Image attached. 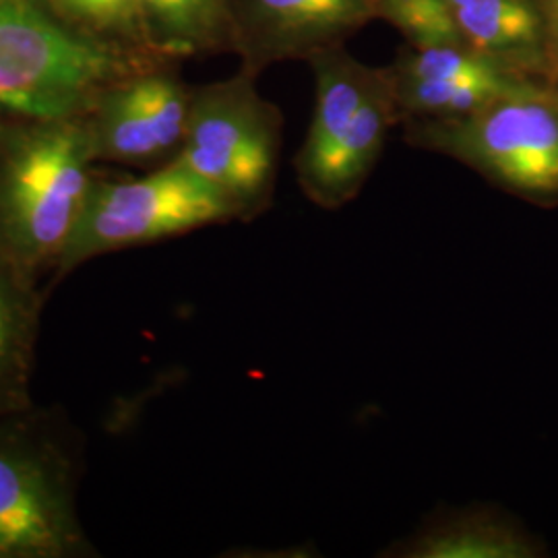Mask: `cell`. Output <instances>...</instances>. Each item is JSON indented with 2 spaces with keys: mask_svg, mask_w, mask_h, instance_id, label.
<instances>
[{
  "mask_svg": "<svg viewBox=\"0 0 558 558\" xmlns=\"http://www.w3.org/2000/svg\"><path fill=\"white\" fill-rule=\"evenodd\" d=\"M83 114L17 119L0 143V255L23 278L57 274L96 180Z\"/></svg>",
  "mask_w": 558,
  "mask_h": 558,
  "instance_id": "6da1fadb",
  "label": "cell"
},
{
  "mask_svg": "<svg viewBox=\"0 0 558 558\" xmlns=\"http://www.w3.org/2000/svg\"><path fill=\"white\" fill-rule=\"evenodd\" d=\"M81 442L64 416H0V558H96L77 509Z\"/></svg>",
  "mask_w": 558,
  "mask_h": 558,
  "instance_id": "7a4b0ae2",
  "label": "cell"
},
{
  "mask_svg": "<svg viewBox=\"0 0 558 558\" xmlns=\"http://www.w3.org/2000/svg\"><path fill=\"white\" fill-rule=\"evenodd\" d=\"M160 64L81 34L44 0H0V110L15 119L77 117L110 83Z\"/></svg>",
  "mask_w": 558,
  "mask_h": 558,
  "instance_id": "3957f363",
  "label": "cell"
},
{
  "mask_svg": "<svg viewBox=\"0 0 558 558\" xmlns=\"http://www.w3.org/2000/svg\"><path fill=\"white\" fill-rule=\"evenodd\" d=\"M306 62L315 80V108L294 172L306 199L336 211L362 193L401 117L387 66H371L345 46Z\"/></svg>",
  "mask_w": 558,
  "mask_h": 558,
  "instance_id": "277c9868",
  "label": "cell"
},
{
  "mask_svg": "<svg viewBox=\"0 0 558 558\" xmlns=\"http://www.w3.org/2000/svg\"><path fill=\"white\" fill-rule=\"evenodd\" d=\"M401 126L412 147L459 161L500 191L558 203V96L548 83L530 81L463 117Z\"/></svg>",
  "mask_w": 558,
  "mask_h": 558,
  "instance_id": "5b68a950",
  "label": "cell"
},
{
  "mask_svg": "<svg viewBox=\"0 0 558 558\" xmlns=\"http://www.w3.org/2000/svg\"><path fill=\"white\" fill-rule=\"evenodd\" d=\"M283 114L242 71L193 89L184 140L172 161L205 180L239 221L269 211L276 197Z\"/></svg>",
  "mask_w": 558,
  "mask_h": 558,
  "instance_id": "8992f818",
  "label": "cell"
},
{
  "mask_svg": "<svg viewBox=\"0 0 558 558\" xmlns=\"http://www.w3.org/2000/svg\"><path fill=\"white\" fill-rule=\"evenodd\" d=\"M230 221H239L234 207L177 161H166L143 177H96L50 283L101 255Z\"/></svg>",
  "mask_w": 558,
  "mask_h": 558,
  "instance_id": "52a82bcc",
  "label": "cell"
},
{
  "mask_svg": "<svg viewBox=\"0 0 558 558\" xmlns=\"http://www.w3.org/2000/svg\"><path fill=\"white\" fill-rule=\"evenodd\" d=\"M193 87L170 64L143 69L104 87L83 112L98 161L149 166L179 154Z\"/></svg>",
  "mask_w": 558,
  "mask_h": 558,
  "instance_id": "ba28073f",
  "label": "cell"
},
{
  "mask_svg": "<svg viewBox=\"0 0 558 558\" xmlns=\"http://www.w3.org/2000/svg\"><path fill=\"white\" fill-rule=\"evenodd\" d=\"M240 69L259 77L278 62L345 46L371 21L377 0H228Z\"/></svg>",
  "mask_w": 558,
  "mask_h": 558,
  "instance_id": "9c48e42d",
  "label": "cell"
},
{
  "mask_svg": "<svg viewBox=\"0 0 558 558\" xmlns=\"http://www.w3.org/2000/svg\"><path fill=\"white\" fill-rule=\"evenodd\" d=\"M463 44L525 80L553 83L538 0H442Z\"/></svg>",
  "mask_w": 558,
  "mask_h": 558,
  "instance_id": "30bf717a",
  "label": "cell"
},
{
  "mask_svg": "<svg viewBox=\"0 0 558 558\" xmlns=\"http://www.w3.org/2000/svg\"><path fill=\"white\" fill-rule=\"evenodd\" d=\"M539 546L513 519L484 505L442 509L389 544L385 558H530Z\"/></svg>",
  "mask_w": 558,
  "mask_h": 558,
  "instance_id": "8fae6325",
  "label": "cell"
},
{
  "mask_svg": "<svg viewBox=\"0 0 558 558\" xmlns=\"http://www.w3.org/2000/svg\"><path fill=\"white\" fill-rule=\"evenodd\" d=\"M44 292L0 255V416L34 405L32 380Z\"/></svg>",
  "mask_w": 558,
  "mask_h": 558,
  "instance_id": "7c38bea8",
  "label": "cell"
},
{
  "mask_svg": "<svg viewBox=\"0 0 558 558\" xmlns=\"http://www.w3.org/2000/svg\"><path fill=\"white\" fill-rule=\"evenodd\" d=\"M387 71L401 122L463 117L534 81L505 69L480 75H418L387 64Z\"/></svg>",
  "mask_w": 558,
  "mask_h": 558,
  "instance_id": "4fadbf2b",
  "label": "cell"
},
{
  "mask_svg": "<svg viewBox=\"0 0 558 558\" xmlns=\"http://www.w3.org/2000/svg\"><path fill=\"white\" fill-rule=\"evenodd\" d=\"M151 48L168 60L234 52L228 0H140Z\"/></svg>",
  "mask_w": 558,
  "mask_h": 558,
  "instance_id": "5bb4252c",
  "label": "cell"
},
{
  "mask_svg": "<svg viewBox=\"0 0 558 558\" xmlns=\"http://www.w3.org/2000/svg\"><path fill=\"white\" fill-rule=\"evenodd\" d=\"M60 20L96 40L160 57L147 38L140 0H44ZM168 60V59H163ZM172 62V60H170Z\"/></svg>",
  "mask_w": 558,
  "mask_h": 558,
  "instance_id": "9a60e30c",
  "label": "cell"
},
{
  "mask_svg": "<svg viewBox=\"0 0 558 558\" xmlns=\"http://www.w3.org/2000/svg\"><path fill=\"white\" fill-rule=\"evenodd\" d=\"M377 20L393 25L414 48L465 46L442 0H377Z\"/></svg>",
  "mask_w": 558,
  "mask_h": 558,
  "instance_id": "2e32d148",
  "label": "cell"
},
{
  "mask_svg": "<svg viewBox=\"0 0 558 558\" xmlns=\"http://www.w3.org/2000/svg\"><path fill=\"white\" fill-rule=\"evenodd\" d=\"M539 13L544 21V32L548 41V54L555 69V81L558 80V0H538ZM553 81V83H555ZM550 83V85H553Z\"/></svg>",
  "mask_w": 558,
  "mask_h": 558,
  "instance_id": "e0dca14e",
  "label": "cell"
},
{
  "mask_svg": "<svg viewBox=\"0 0 558 558\" xmlns=\"http://www.w3.org/2000/svg\"><path fill=\"white\" fill-rule=\"evenodd\" d=\"M15 120H17L15 117H11V114H7V112L0 110V143L7 137V133H9V129L13 126Z\"/></svg>",
  "mask_w": 558,
  "mask_h": 558,
  "instance_id": "ac0fdd59",
  "label": "cell"
},
{
  "mask_svg": "<svg viewBox=\"0 0 558 558\" xmlns=\"http://www.w3.org/2000/svg\"><path fill=\"white\" fill-rule=\"evenodd\" d=\"M553 89H555V92H557V96H558V80L555 81V83H553Z\"/></svg>",
  "mask_w": 558,
  "mask_h": 558,
  "instance_id": "d6986e66",
  "label": "cell"
}]
</instances>
